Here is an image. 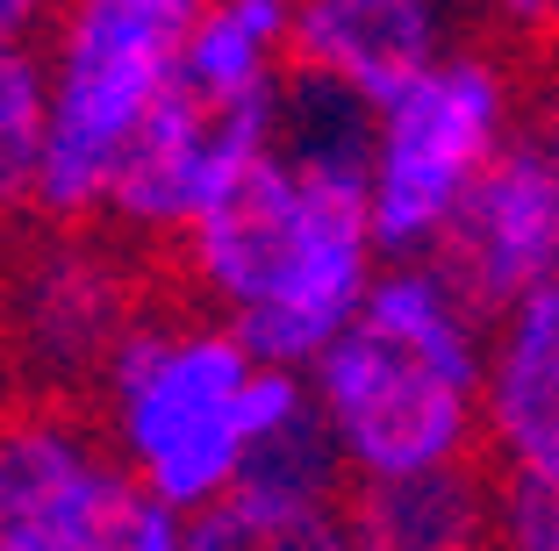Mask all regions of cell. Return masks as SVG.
<instances>
[{
	"label": "cell",
	"mask_w": 559,
	"mask_h": 551,
	"mask_svg": "<svg viewBox=\"0 0 559 551\" xmlns=\"http://www.w3.org/2000/svg\"><path fill=\"white\" fill-rule=\"evenodd\" d=\"M173 301L215 315L265 366L309 373L388 273L366 201V108L287 86L280 144L173 251Z\"/></svg>",
	"instance_id": "1"
},
{
	"label": "cell",
	"mask_w": 559,
	"mask_h": 551,
	"mask_svg": "<svg viewBox=\"0 0 559 551\" xmlns=\"http://www.w3.org/2000/svg\"><path fill=\"white\" fill-rule=\"evenodd\" d=\"M488 323L495 315L438 259L388 265L373 279L345 337L309 366L316 416L352 487L480 458Z\"/></svg>",
	"instance_id": "2"
},
{
	"label": "cell",
	"mask_w": 559,
	"mask_h": 551,
	"mask_svg": "<svg viewBox=\"0 0 559 551\" xmlns=\"http://www.w3.org/2000/svg\"><path fill=\"white\" fill-rule=\"evenodd\" d=\"M273 366L237 330L187 301H151L86 387V416L130 472L136 502L165 516H201L251 480L265 430Z\"/></svg>",
	"instance_id": "3"
},
{
	"label": "cell",
	"mask_w": 559,
	"mask_h": 551,
	"mask_svg": "<svg viewBox=\"0 0 559 551\" xmlns=\"http://www.w3.org/2000/svg\"><path fill=\"white\" fill-rule=\"evenodd\" d=\"M194 0H72L44 65V201L36 223L100 229L130 151L180 80Z\"/></svg>",
	"instance_id": "4"
},
{
	"label": "cell",
	"mask_w": 559,
	"mask_h": 551,
	"mask_svg": "<svg viewBox=\"0 0 559 551\" xmlns=\"http://www.w3.org/2000/svg\"><path fill=\"white\" fill-rule=\"evenodd\" d=\"M531 122V72L502 50H444L430 72L366 108V201L388 265L438 259L488 165Z\"/></svg>",
	"instance_id": "5"
},
{
	"label": "cell",
	"mask_w": 559,
	"mask_h": 551,
	"mask_svg": "<svg viewBox=\"0 0 559 551\" xmlns=\"http://www.w3.org/2000/svg\"><path fill=\"white\" fill-rule=\"evenodd\" d=\"M144 251L116 229L36 223L0 259V351L29 373L36 394L80 402L116 358V344L151 315Z\"/></svg>",
	"instance_id": "6"
},
{
	"label": "cell",
	"mask_w": 559,
	"mask_h": 551,
	"mask_svg": "<svg viewBox=\"0 0 559 551\" xmlns=\"http://www.w3.org/2000/svg\"><path fill=\"white\" fill-rule=\"evenodd\" d=\"M136 508L86 402H0V551H122Z\"/></svg>",
	"instance_id": "7"
},
{
	"label": "cell",
	"mask_w": 559,
	"mask_h": 551,
	"mask_svg": "<svg viewBox=\"0 0 559 551\" xmlns=\"http://www.w3.org/2000/svg\"><path fill=\"white\" fill-rule=\"evenodd\" d=\"M280 115H287V100H209L173 80L165 108L151 115L144 144L122 165L100 229H116L136 251H173L201 215H215L273 158Z\"/></svg>",
	"instance_id": "8"
},
{
	"label": "cell",
	"mask_w": 559,
	"mask_h": 551,
	"mask_svg": "<svg viewBox=\"0 0 559 551\" xmlns=\"http://www.w3.org/2000/svg\"><path fill=\"white\" fill-rule=\"evenodd\" d=\"M438 265L474 294L488 315L559 287V151L531 115L516 144L488 165L474 201L460 208Z\"/></svg>",
	"instance_id": "9"
},
{
	"label": "cell",
	"mask_w": 559,
	"mask_h": 551,
	"mask_svg": "<svg viewBox=\"0 0 559 551\" xmlns=\"http://www.w3.org/2000/svg\"><path fill=\"white\" fill-rule=\"evenodd\" d=\"M466 0H295V80L380 108L466 44Z\"/></svg>",
	"instance_id": "10"
},
{
	"label": "cell",
	"mask_w": 559,
	"mask_h": 551,
	"mask_svg": "<svg viewBox=\"0 0 559 551\" xmlns=\"http://www.w3.org/2000/svg\"><path fill=\"white\" fill-rule=\"evenodd\" d=\"M480 466L502 487L559 494V287L531 294L488 323Z\"/></svg>",
	"instance_id": "11"
},
{
	"label": "cell",
	"mask_w": 559,
	"mask_h": 551,
	"mask_svg": "<svg viewBox=\"0 0 559 551\" xmlns=\"http://www.w3.org/2000/svg\"><path fill=\"white\" fill-rule=\"evenodd\" d=\"M502 480L488 466H444L409 480L352 487V544L359 551H495Z\"/></svg>",
	"instance_id": "12"
},
{
	"label": "cell",
	"mask_w": 559,
	"mask_h": 551,
	"mask_svg": "<svg viewBox=\"0 0 559 551\" xmlns=\"http://www.w3.org/2000/svg\"><path fill=\"white\" fill-rule=\"evenodd\" d=\"M180 86L209 100H287L295 86V0H194Z\"/></svg>",
	"instance_id": "13"
},
{
	"label": "cell",
	"mask_w": 559,
	"mask_h": 551,
	"mask_svg": "<svg viewBox=\"0 0 559 551\" xmlns=\"http://www.w3.org/2000/svg\"><path fill=\"white\" fill-rule=\"evenodd\" d=\"M187 551H359L352 544V487L245 480L215 508L187 516Z\"/></svg>",
	"instance_id": "14"
},
{
	"label": "cell",
	"mask_w": 559,
	"mask_h": 551,
	"mask_svg": "<svg viewBox=\"0 0 559 551\" xmlns=\"http://www.w3.org/2000/svg\"><path fill=\"white\" fill-rule=\"evenodd\" d=\"M44 201V65L0 58V237L36 223Z\"/></svg>",
	"instance_id": "15"
},
{
	"label": "cell",
	"mask_w": 559,
	"mask_h": 551,
	"mask_svg": "<svg viewBox=\"0 0 559 551\" xmlns=\"http://www.w3.org/2000/svg\"><path fill=\"white\" fill-rule=\"evenodd\" d=\"M480 44L516 58V65H552L559 72V0H474Z\"/></svg>",
	"instance_id": "16"
},
{
	"label": "cell",
	"mask_w": 559,
	"mask_h": 551,
	"mask_svg": "<svg viewBox=\"0 0 559 551\" xmlns=\"http://www.w3.org/2000/svg\"><path fill=\"white\" fill-rule=\"evenodd\" d=\"M72 0H0V58H36Z\"/></svg>",
	"instance_id": "17"
},
{
	"label": "cell",
	"mask_w": 559,
	"mask_h": 551,
	"mask_svg": "<svg viewBox=\"0 0 559 551\" xmlns=\"http://www.w3.org/2000/svg\"><path fill=\"white\" fill-rule=\"evenodd\" d=\"M122 551H187V516H165V508H136L130 537H122Z\"/></svg>",
	"instance_id": "18"
},
{
	"label": "cell",
	"mask_w": 559,
	"mask_h": 551,
	"mask_svg": "<svg viewBox=\"0 0 559 551\" xmlns=\"http://www.w3.org/2000/svg\"><path fill=\"white\" fill-rule=\"evenodd\" d=\"M538 122H545V136H552V151H559V72H552V100L538 108Z\"/></svg>",
	"instance_id": "19"
}]
</instances>
